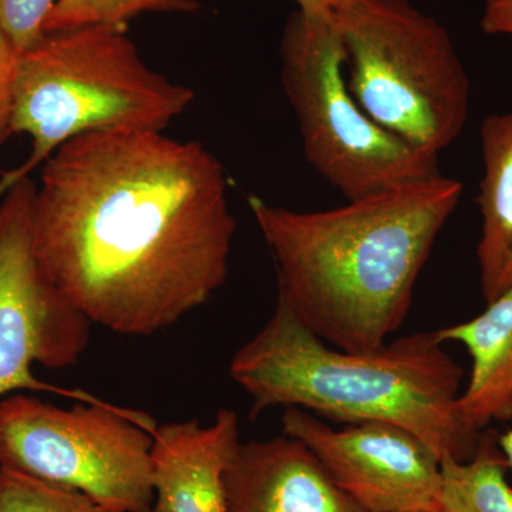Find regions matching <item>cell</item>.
<instances>
[{
	"label": "cell",
	"instance_id": "6da1fadb",
	"mask_svg": "<svg viewBox=\"0 0 512 512\" xmlns=\"http://www.w3.org/2000/svg\"><path fill=\"white\" fill-rule=\"evenodd\" d=\"M37 255L93 325L156 335L227 282L237 221L221 161L163 131H93L42 165Z\"/></svg>",
	"mask_w": 512,
	"mask_h": 512
},
{
	"label": "cell",
	"instance_id": "7a4b0ae2",
	"mask_svg": "<svg viewBox=\"0 0 512 512\" xmlns=\"http://www.w3.org/2000/svg\"><path fill=\"white\" fill-rule=\"evenodd\" d=\"M463 195L456 178L389 188L325 211L249 195L274 256L278 299L332 348H382L412 309L417 279Z\"/></svg>",
	"mask_w": 512,
	"mask_h": 512
},
{
	"label": "cell",
	"instance_id": "3957f363",
	"mask_svg": "<svg viewBox=\"0 0 512 512\" xmlns=\"http://www.w3.org/2000/svg\"><path fill=\"white\" fill-rule=\"evenodd\" d=\"M229 375L251 397L254 416L296 407L346 424H394L440 463L473 458L483 433L461 413L463 369L436 330L348 352L323 342L278 299L264 328L232 357Z\"/></svg>",
	"mask_w": 512,
	"mask_h": 512
},
{
	"label": "cell",
	"instance_id": "277c9868",
	"mask_svg": "<svg viewBox=\"0 0 512 512\" xmlns=\"http://www.w3.org/2000/svg\"><path fill=\"white\" fill-rule=\"evenodd\" d=\"M194 97L148 66L123 26L46 33L16 62L12 131L28 134L32 151L0 175V197L67 141L93 131H164Z\"/></svg>",
	"mask_w": 512,
	"mask_h": 512
},
{
	"label": "cell",
	"instance_id": "5b68a950",
	"mask_svg": "<svg viewBox=\"0 0 512 512\" xmlns=\"http://www.w3.org/2000/svg\"><path fill=\"white\" fill-rule=\"evenodd\" d=\"M333 19L357 104L384 130L439 158L463 133L471 94L446 28L410 0H356Z\"/></svg>",
	"mask_w": 512,
	"mask_h": 512
},
{
	"label": "cell",
	"instance_id": "8992f818",
	"mask_svg": "<svg viewBox=\"0 0 512 512\" xmlns=\"http://www.w3.org/2000/svg\"><path fill=\"white\" fill-rule=\"evenodd\" d=\"M279 59L306 161L346 200L440 174L439 158L384 130L357 104L333 16L296 9L286 20Z\"/></svg>",
	"mask_w": 512,
	"mask_h": 512
},
{
	"label": "cell",
	"instance_id": "52a82bcc",
	"mask_svg": "<svg viewBox=\"0 0 512 512\" xmlns=\"http://www.w3.org/2000/svg\"><path fill=\"white\" fill-rule=\"evenodd\" d=\"M156 427L148 414L104 400L64 409L9 394L0 399V467L80 491L111 510L148 512Z\"/></svg>",
	"mask_w": 512,
	"mask_h": 512
},
{
	"label": "cell",
	"instance_id": "ba28073f",
	"mask_svg": "<svg viewBox=\"0 0 512 512\" xmlns=\"http://www.w3.org/2000/svg\"><path fill=\"white\" fill-rule=\"evenodd\" d=\"M37 184L12 185L0 201V399L20 390L97 402L84 392L36 379L32 366L66 369L79 363L93 323L50 278L37 255L33 207Z\"/></svg>",
	"mask_w": 512,
	"mask_h": 512
},
{
	"label": "cell",
	"instance_id": "9c48e42d",
	"mask_svg": "<svg viewBox=\"0 0 512 512\" xmlns=\"http://www.w3.org/2000/svg\"><path fill=\"white\" fill-rule=\"evenodd\" d=\"M282 433L305 444L343 493L366 512H431L441 464L403 427L380 421L336 430L315 414L289 407Z\"/></svg>",
	"mask_w": 512,
	"mask_h": 512
},
{
	"label": "cell",
	"instance_id": "30bf717a",
	"mask_svg": "<svg viewBox=\"0 0 512 512\" xmlns=\"http://www.w3.org/2000/svg\"><path fill=\"white\" fill-rule=\"evenodd\" d=\"M227 512H366L292 437L239 443L225 471Z\"/></svg>",
	"mask_w": 512,
	"mask_h": 512
},
{
	"label": "cell",
	"instance_id": "8fae6325",
	"mask_svg": "<svg viewBox=\"0 0 512 512\" xmlns=\"http://www.w3.org/2000/svg\"><path fill=\"white\" fill-rule=\"evenodd\" d=\"M237 414L222 409L212 423L173 421L153 433L154 501L148 512H227L225 471L238 444Z\"/></svg>",
	"mask_w": 512,
	"mask_h": 512
},
{
	"label": "cell",
	"instance_id": "7c38bea8",
	"mask_svg": "<svg viewBox=\"0 0 512 512\" xmlns=\"http://www.w3.org/2000/svg\"><path fill=\"white\" fill-rule=\"evenodd\" d=\"M441 342L460 343L473 360L458 406L474 430L512 420V288L467 322L436 330Z\"/></svg>",
	"mask_w": 512,
	"mask_h": 512
},
{
	"label": "cell",
	"instance_id": "4fadbf2b",
	"mask_svg": "<svg viewBox=\"0 0 512 512\" xmlns=\"http://www.w3.org/2000/svg\"><path fill=\"white\" fill-rule=\"evenodd\" d=\"M484 174L477 202L481 292L490 303L512 288V111L485 117L480 130Z\"/></svg>",
	"mask_w": 512,
	"mask_h": 512
},
{
	"label": "cell",
	"instance_id": "5bb4252c",
	"mask_svg": "<svg viewBox=\"0 0 512 512\" xmlns=\"http://www.w3.org/2000/svg\"><path fill=\"white\" fill-rule=\"evenodd\" d=\"M440 464V490L431 512H512L508 464L495 431L481 433L470 460Z\"/></svg>",
	"mask_w": 512,
	"mask_h": 512
},
{
	"label": "cell",
	"instance_id": "9a60e30c",
	"mask_svg": "<svg viewBox=\"0 0 512 512\" xmlns=\"http://www.w3.org/2000/svg\"><path fill=\"white\" fill-rule=\"evenodd\" d=\"M197 0H56L45 20V33L92 25L123 26L143 13H194Z\"/></svg>",
	"mask_w": 512,
	"mask_h": 512
},
{
	"label": "cell",
	"instance_id": "2e32d148",
	"mask_svg": "<svg viewBox=\"0 0 512 512\" xmlns=\"http://www.w3.org/2000/svg\"><path fill=\"white\" fill-rule=\"evenodd\" d=\"M0 512H121L86 494L0 467Z\"/></svg>",
	"mask_w": 512,
	"mask_h": 512
},
{
	"label": "cell",
	"instance_id": "e0dca14e",
	"mask_svg": "<svg viewBox=\"0 0 512 512\" xmlns=\"http://www.w3.org/2000/svg\"><path fill=\"white\" fill-rule=\"evenodd\" d=\"M56 0H0V29L18 55L46 36L43 25Z\"/></svg>",
	"mask_w": 512,
	"mask_h": 512
},
{
	"label": "cell",
	"instance_id": "ac0fdd59",
	"mask_svg": "<svg viewBox=\"0 0 512 512\" xmlns=\"http://www.w3.org/2000/svg\"><path fill=\"white\" fill-rule=\"evenodd\" d=\"M18 52L0 29V147L13 136V79Z\"/></svg>",
	"mask_w": 512,
	"mask_h": 512
},
{
	"label": "cell",
	"instance_id": "d6986e66",
	"mask_svg": "<svg viewBox=\"0 0 512 512\" xmlns=\"http://www.w3.org/2000/svg\"><path fill=\"white\" fill-rule=\"evenodd\" d=\"M481 29L490 36L512 39V0H485Z\"/></svg>",
	"mask_w": 512,
	"mask_h": 512
},
{
	"label": "cell",
	"instance_id": "ffe728a7",
	"mask_svg": "<svg viewBox=\"0 0 512 512\" xmlns=\"http://www.w3.org/2000/svg\"><path fill=\"white\" fill-rule=\"evenodd\" d=\"M298 8L305 12L320 13V15L333 16V13L348 8L356 0H293Z\"/></svg>",
	"mask_w": 512,
	"mask_h": 512
},
{
	"label": "cell",
	"instance_id": "44dd1931",
	"mask_svg": "<svg viewBox=\"0 0 512 512\" xmlns=\"http://www.w3.org/2000/svg\"><path fill=\"white\" fill-rule=\"evenodd\" d=\"M498 446L503 451L505 460H507L508 471L512 474V430L498 436Z\"/></svg>",
	"mask_w": 512,
	"mask_h": 512
}]
</instances>
